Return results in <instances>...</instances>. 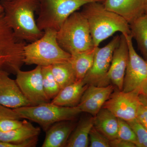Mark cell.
I'll list each match as a JSON object with an SVG mask.
<instances>
[{
  "label": "cell",
  "instance_id": "cell-1",
  "mask_svg": "<svg viewBox=\"0 0 147 147\" xmlns=\"http://www.w3.org/2000/svg\"><path fill=\"white\" fill-rule=\"evenodd\" d=\"M0 3L5 21L18 40L32 42L43 35L44 31L38 27L34 17L38 0H1Z\"/></svg>",
  "mask_w": 147,
  "mask_h": 147
},
{
  "label": "cell",
  "instance_id": "cell-2",
  "mask_svg": "<svg viewBox=\"0 0 147 147\" xmlns=\"http://www.w3.org/2000/svg\"><path fill=\"white\" fill-rule=\"evenodd\" d=\"M86 18L95 47L117 32L130 34L129 24L123 17L107 9L101 2H92L82 7L81 11Z\"/></svg>",
  "mask_w": 147,
  "mask_h": 147
},
{
  "label": "cell",
  "instance_id": "cell-3",
  "mask_svg": "<svg viewBox=\"0 0 147 147\" xmlns=\"http://www.w3.org/2000/svg\"><path fill=\"white\" fill-rule=\"evenodd\" d=\"M57 40L62 48L70 55L94 48L86 18L81 11L74 12L57 32Z\"/></svg>",
  "mask_w": 147,
  "mask_h": 147
},
{
  "label": "cell",
  "instance_id": "cell-4",
  "mask_svg": "<svg viewBox=\"0 0 147 147\" xmlns=\"http://www.w3.org/2000/svg\"><path fill=\"white\" fill-rule=\"evenodd\" d=\"M57 31L52 29L44 31L42 37L25 45L24 64L47 66L68 60L71 55L58 44Z\"/></svg>",
  "mask_w": 147,
  "mask_h": 147
},
{
  "label": "cell",
  "instance_id": "cell-5",
  "mask_svg": "<svg viewBox=\"0 0 147 147\" xmlns=\"http://www.w3.org/2000/svg\"><path fill=\"white\" fill-rule=\"evenodd\" d=\"M102 0H38L36 24L40 30L57 32L67 19L88 3Z\"/></svg>",
  "mask_w": 147,
  "mask_h": 147
},
{
  "label": "cell",
  "instance_id": "cell-6",
  "mask_svg": "<svg viewBox=\"0 0 147 147\" xmlns=\"http://www.w3.org/2000/svg\"><path fill=\"white\" fill-rule=\"evenodd\" d=\"M21 119H28L38 124L46 131L58 122L73 120L82 113L78 106L63 107L51 102L13 109Z\"/></svg>",
  "mask_w": 147,
  "mask_h": 147
},
{
  "label": "cell",
  "instance_id": "cell-7",
  "mask_svg": "<svg viewBox=\"0 0 147 147\" xmlns=\"http://www.w3.org/2000/svg\"><path fill=\"white\" fill-rule=\"evenodd\" d=\"M25 41L18 40L0 14V69L16 74L24 64Z\"/></svg>",
  "mask_w": 147,
  "mask_h": 147
},
{
  "label": "cell",
  "instance_id": "cell-8",
  "mask_svg": "<svg viewBox=\"0 0 147 147\" xmlns=\"http://www.w3.org/2000/svg\"><path fill=\"white\" fill-rule=\"evenodd\" d=\"M120 36H116L102 47H96L93 62L83 81L86 85L105 86L107 74L110 68L114 50L118 45Z\"/></svg>",
  "mask_w": 147,
  "mask_h": 147
},
{
  "label": "cell",
  "instance_id": "cell-9",
  "mask_svg": "<svg viewBox=\"0 0 147 147\" xmlns=\"http://www.w3.org/2000/svg\"><path fill=\"white\" fill-rule=\"evenodd\" d=\"M140 89L129 92L113 91L102 108H106L118 118L129 122L137 119L138 109L141 104L139 98Z\"/></svg>",
  "mask_w": 147,
  "mask_h": 147
},
{
  "label": "cell",
  "instance_id": "cell-10",
  "mask_svg": "<svg viewBox=\"0 0 147 147\" xmlns=\"http://www.w3.org/2000/svg\"><path fill=\"white\" fill-rule=\"evenodd\" d=\"M41 67L36 66L34 69L27 71L19 69L16 73L15 81L31 105L50 102L43 88Z\"/></svg>",
  "mask_w": 147,
  "mask_h": 147
},
{
  "label": "cell",
  "instance_id": "cell-11",
  "mask_svg": "<svg viewBox=\"0 0 147 147\" xmlns=\"http://www.w3.org/2000/svg\"><path fill=\"white\" fill-rule=\"evenodd\" d=\"M124 35L126 37L128 46L129 59L122 91L129 92L140 89L147 82V61L136 52L131 36Z\"/></svg>",
  "mask_w": 147,
  "mask_h": 147
},
{
  "label": "cell",
  "instance_id": "cell-12",
  "mask_svg": "<svg viewBox=\"0 0 147 147\" xmlns=\"http://www.w3.org/2000/svg\"><path fill=\"white\" fill-rule=\"evenodd\" d=\"M129 49L126 37L121 34L118 45L114 50L110 68L107 74V82L112 83L122 91L124 79L128 63Z\"/></svg>",
  "mask_w": 147,
  "mask_h": 147
},
{
  "label": "cell",
  "instance_id": "cell-13",
  "mask_svg": "<svg viewBox=\"0 0 147 147\" xmlns=\"http://www.w3.org/2000/svg\"><path fill=\"white\" fill-rule=\"evenodd\" d=\"M9 74L0 69V104L13 109L31 105Z\"/></svg>",
  "mask_w": 147,
  "mask_h": 147
},
{
  "label": "cell",
  "instance_id": "cell-14",
  "mask_svg": "<svg viewBox=\"0 0 147 147\" xmlns=\"http://www.w3.org/2000/svg\"><path fill=\"white\" fill-rule=\"evenodd\" d=\"M114 91V86L110 84L105 86L89 85L83 94L78 107L82 113L95 117Z\"/></svg>",
  "mask_w": 147,
  "mask_h": 147
},
{
  "label": "cell",
  "instance_id": "cell-15",
  "mask_svg": "<svg viewBox=\"0 0 147 147\" xmlns=\"http://www.w3.org/2000/svg\"><path fill=\"white\" fill-rule=\"evenodd\" d=\"M147 0H102L108 10L117 13L130 24L144 14Z\"/></svg>",
  "mask_w": 147,
  "mask_h": 147
},
{
  "label": "cell",
  "instance_id": "cell-16",
  "mask_svg": "<svg viewBox=\"0 0 147 147\" xmlns=\"http://www.w3.org/2000/svg\"><path fill=\"white\" fill-rule=\"evenodd\" d=\"M40 132V127L25 120L24 124L19 128L7 132L0 131V142L35 147Z\"/></svg>",
  "mask_w": 147,
  "mask_h": 147
},
{
  "label": "cell",
  "instance_id": "cell-17",
  "mask_svg": "<svg viewBox=\"0 0 147 147\" xmlns=\"http://www.w3.org/2000/svg\"><path fill=\"white\" fill-rule=\"evenodd\" d=\"M72 121H61L51 125L46 131V136L42 147L65 146L75 127Z\"/></svg>",
  "mask_w": 147,
  "mask_h": 147
},
{
  "label": "cell",
  "instance_id": "cell-18",
  "mask_svg": "<svg viewBox=\"0 0 147 147\" xmlns=\"http://www.w3.org/2000/svg\"><path fill=\"white\" fill-rule=\"evenodd\" d=\"M88 86L83 80L76 81L60 90L51 102L63 107H74L79 105L83 94Z\"/></svg>",
  "mask_w": 147,
  "mask_h": 147
},
{
  "label": "cell",
  "instance_id": "cell-19",
  "mask_svg": "<svg viewBox=\"0 0 147 147\" xmlns=\"http://www.w3.org/2000/svg\"><path fill=\"white\" fill-rule=\"evenodd\" d=\"M94 126L110 141L117 138L118 118L106 108H101L94 117Z\"/></svg>",
  "mask_w": 147,
  "mask_h": 147
},
{
  "label": "cell",
  "instance_id": "cell-20",
  "mask_svg": "<svg viewBox=\"0 0 147 147\" xmlns=\"http://www.w3.org/2000/svg\"><path fill=\"white\" fill-rule=\"evenodd\" d=\"M94 124V117L82 119L69 136L65 147H87L89 144V134Z\"/></svg>",
  "mask_w": 147,
  "mask_h": 147
},
{
  "label": "cell",
  "instance_id": "cell-21",
  "mask_svg": "<svg viewBox=\"0 0 147 147\" xmlns=\"http://www.w3.org/2000/svg\"><path fill=\"white\" fill-rule=\"evenodd\" d=\"M95 49L94 47L91 50L71 55L69 61L75 72L76 81L83 80L91 67Z\"/></svg>",
  "mask_w": 147,
  "mask_h": 147
},
{
  "label": "cell",
  "instance_id": "cell-22",
  "mask_svg": "<svg viewBox=\"0 0 147 147\" xmlns=\"http://www.w3.org/2000/svg\"><path fill=\"white\" fill-rule=\"evenodd\" d=\"M129 24L130 35L137 41L139 50L147 61V16L144 14Z\"/></svg>",
  "mask_w": 147,
  "mask_h": 147
},
{
  "label": "cell",
  "instance_id": "cell-23",
  "mask_svg": "<svg viewBox=\"0 0 147 147\" xmlns=\"http://www.w3.org/2000/svg\"><path fill=\"white\" fill-rule=\"evenodd\" d=\"M50 67L60 90L76 81V75L69 59L50 65Z\"/></svg>",
  "mask_w": 147,
  "mask_h": 147
},
{
  "label": "cell",
  "instance_id": "cell-24",
  "mask_svg": "<svg viewBox=\"0 0 147 147\" xmlns=\"http://www.w3.org/2000/svg\"><path fill=\"white\" fill-rule=\"evenodd\" d=\"M42 84L47 98L53 99L59 93L60 88L51 71L50 66L41 67Z\"/></svg>",
  "mask_w": 147,
  "mask_h": 147
},
{
  "label": "cell",
  "instance_id": "cell-25",
  "mask_svg": "<svg viewBox=\"0 0 147 147\" xmlns=\"http://www.w3.org/2000/svg\"><path fill=\"white\" fill-rule=\"evenodd\" d=\"M118 121L117 138L132 142L137 147V137L131 126L123 120L118 118Z\"/></svg>",
  "mask_w": 147,
  "mask_h": 147
},
{
  "label": "cell",
  "instance_id": "cell-26",
  "mask_svg": "<svg viewBox=\"0 0 147 147\" xmlns=\"http://www.w3.org/2000/svg\"><path fill=\"white\" fill-rule=\"evenodd\" d=\"M136 134L137 147H147V129L137 119L127 122Z\"/></svg>",
  "mask_w": 147,
  "mask_h": 147
},
{
  "label": "cell",
  "instance_id": "cell-27",
  "mask_svg": "<svg viewBox=\"0 0 147 147\" xmlns=\"http://www.w3.org/2000/svg\"><path fill=\"white\" fill-rule=\"evenodd\" d=\"M90 146V147H109L110 141L101 132L93 126L89 134Z\"/></svg>",
  "mask_w": 147,
  "mask_h": 147
},
{
  "label": "cell",
  "instance_id": "cell-28",
  "mask_svg": "<svg viewBox=\"0 0 147 147\" xmlns=\"http://www.w3.org/2000/svg\"><path fill=\"white\" fill-rule=\"evenodd\" d=\"M17 119L5 118L0 120V131L7 132L14 130L22 126L25 122Z\"/></svg>",
  "mask_w": 147,
  "mask_h": 147
},
{
  "label": "cell",
  "instance_id": "cell-29",
  "mask_svg": "<svg viewBox=\"0 0 147 147\" xmlns=\"http://www.w3.org/2000/svg\"><path fill=\"white\" fill-rule=\"evenodd\" d=\"M5 118L21 119L13 109L0 104V120Z\"/></svg>",
  "mask_w": 147,
  "mask_h": 147
},
{
  "label": "cell",
  "instance_id": "cell-30",
  "mask_svg": "<svg viewBox=\"0 0 147 147\" xmlns=\"http://www.w3.org/2000/svg\"><path fill=\"white\" fill-rule=\"evenodd\" d=\"M137 119L147 129V106L142 104L140 105L137 112Z\"/></svg>",
  "mask_w": 147,
  "mask_h": 147
},
{
  "label": "cell",
  "instance_id": "cell-31",
  "mask_svg": "<svg viewBox=\"0 0 147 147\" xmlns=\"http://www.w3.org/2000/svg\"><path fill=\"white\" fill-rule=\"evenodd\" d=\"M110 146L112 147H136L132 142L117 138L110 141Z\"/></svg>",
  "mask_w": 147,
  "mask_h": 147
},
{
  "label": "cell",
  "instance_id": "cell-32",
  "mask_svg": "<svg viewBox=\"0 0 147 147\" xmlns=\"http://www.w3.org/2000/svg\"><path fill=\"white\" fill-rule=\"evenodd\" d=\"M139 98L142 105L147 106V82L143 85L140 89Z\"/></svg>",
  "mask_w": 147,
  "mask_h": 147
},
{
  "label": "cell",
  "instance_id": "cell-33",
  "mask_svg": "<svg viewBox=\"0 0 147 147\" xmlns=\"http://www.w3.org/2000/svg\"><path fill=\"white\" fill-rule=\"evenodd\" d=\"M0 147H26V146L24 145L0 142Z\"/></svg>",
  "mask_w": 147,
  "mask_h": 147
},
{
  "label": "cell",
  "instance_id": "cell-34",
  "mask_svg": "<svg viewBox=\"0 0 147 147\" xmlns=\"http://www.w3.org/2000/svg\"><path fill=\"white\" fill-rule=\"evenodd\" d=\"M4 13V8L3 6L0 3V14Z\"/></svg>",
  "mask_w": 147,
  "mask_h": 147
},
{
  "label": "cell",
  "instance_id": "cell-35",
  "mask_svg": "<svg viewBox=\"0 0 147 147\" xmlns=\"http://www.w3.org/2000/svg\"><path fill=\"white\" fill-rule=\"evenodd\" d=\"M144 14L147 16V0L146 2V5H145Z\"/></svg>",
  "mask_w": 147,
  "mask_h": 147
}]
</instances>
